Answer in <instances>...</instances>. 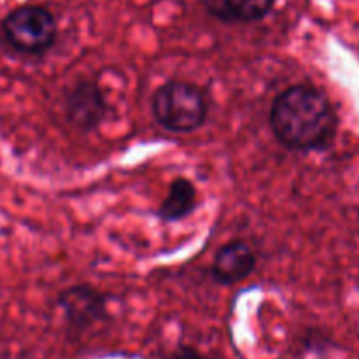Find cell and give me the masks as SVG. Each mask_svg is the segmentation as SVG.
<instances>
[{"mask_svg": "<svg viewBox=\"0 0 359 359\" xmlns=\"http://www.w3.org/2000/svg\"><path fill=\"white\" fill-rule=\"evenodd\" d=\"M151 107L158 125L172 133H191L202 128L209 114L205 93L184 81L161 84L154 91Z\"/></svg>", "mask_w": 359, "mask_h": 359, "instance_id": "2", "label": "cell"}, {"mask_svg": "<svg viewBox=\"0 0 359 359\" xmlns=\"http://www.w3.org/2000/svg\"><path fill=\"white\" fill-rule=\"evenodd\" d=\"M270 126L287 149H326L335 139L339 118L325 91L312 84H294L273 100Z\"/></svg>", "mask_w": 359, "mask_h": 359, "instance_id": "1", "label": "cell"}, {"mask_svg": "<svg viewBox=\"0 0 359 359\" xmlns=\"http://www.w3.org/2000/svg\"><path fill=\"white\" fill-rule=\"evenodd\" d=\"M67 321L76 328H88L105 316V300L90 286H74L63 291L58 300Z\"/></svg>", "mask_w": 359, "mask_h": 359, "instance_id": "6", "label": "cell"}, {"mask_svg": "<svg viewBox=\"0 0 359 359\" xmlns=\"http://www.w3.org/2000/svg\"><path fill=\"white\" fill-rule=\"evenodd\" d=\"M207 13L223 23H255L269 16L276 0H200Z\"/></svg>", "mask_w": 359, "mask_h": 359, "instance_id": "7", "label": "cell"}, {"mask_svg": "<svg viewBox=\"0 0 359 359\" xmlns=\"http://www.w3.org/2000/svg\"><path fill=\"white\" fill-rule=\"evenodd\" d=\"M256 266V255L245 242L233 241L217 251L212 263V277L217 284L231 286L242 283L252 273Z\"/></svg>", "mask_w": 359, "mask_h": 359, "instance_id": "5", "label": "cell"}, {"mask_svg": "<svg viewBox=\"0 0 359 359\" xmlns=\"http://www.w3.org/2000/svg\"><path fill=\"white\" fill-rule=\"evenodd\" d=\"M170 359H205L198 351L191 349V347H179L174 354H172Z\"/></svg>", "mask_w": 359, "mask_h": 359, "instance_id": "9", "label": "cell"}, {"mask_svg": "<svg viewBox=\"0 0 359 359\" xmlns=\"http://www.w3.org/2000/svg\"><path fill=\"white\" fill-rule=\"evenodd\" d=\"M56 21L41 6H21L11 11L2 21V34L7 44L27 55H42L56 41Z\"/></svg>", "mask_w": 359, "mask_h": 359, "instance_id": "3", "label": "cell"}, {"mask_svg": "<svg viewBox=\"0 0 359 359\" xmlns=\"http://www.w3.org/2000/svg\"><path fill=\"white\" fill-rule=\"evenodd\" d=\"M196 209V188L189 179L177 177L168 186V193L161 205L158 207L156 216L163 223H175L188 217Z\"/></svg>", "mask_w": 359, "mask_h": 359, "instance_id": "8", "label": "cell"}, {"mask_svg": "<svg viewBox=\"0 0 359 359\" xmlns=\"http://www.w3.org/2000/svg\"><path fill=\"white\" fill-rule=\"evenodd\" d=\"M65 112L69 121L79 130L90 132L107 114V102L97 81H77L65 95Z\"/></svg>", "mask_w": 359, "mask_h": 359, "instance_id": "4", "label": "cell"}]
</instances>
